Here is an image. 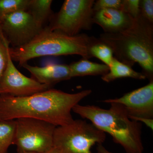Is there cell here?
<instances>
[{"label": "cell", "mask_w": 153, "mask_h": 153, "mask_svg": "<svg viewBox=\"0 0 153 153\" xmlns=\"http://www.w3.org/2000/svg\"><path fill=\"white\" fill-rule=\"evenodd\" d=\"M86 89L68 93L51 89L26 97L0 95V120L31 118L45 121L56 127L69 124L74 119L72 108L91 93Z\"/></svg>", "instance_id": "cell-1"}, {"label": "cell", "mask_w": 153, "mask_h": 153, "mask_svg": "<svg viewBox=\"0 0 153 153\" xmlns=\"http://www.w3.org/2000/svg\"><path fill=\"white\" fill-rule=\"evenodd\" d=\"M99 39L111 48L115 58L131 67L138 63L146 78L153 79V25L139 16L128 29L102 33Z\"/></svg>", "instance_id": "cell-2"}, {"label": "cell", "mask_w": 153, "mask_h": 153, "mask_svg": "<svg viewBox=\"0 0 153 153\" xmlns=\"http://www.w3.org/2000/svg\"><path fill=\"white\" fill-rule=\"evenodd\" d=\"M110 104L108 109L94 105L78 104L72 111L90 121L99 129L109 134L114 142L121 145L126 153H143L142 124L130 119L121 105Z\"/></svg>", "instance_id": "cell-3"}, {"label": "cell", "mask_w": 153, "mask_h": 153, "mask_svg": "<svg viewBox=\"0 0 153 153\" xmlns=\"http://www.w3.org/2000/svg\"><path fill=\"white\" fill-rule=\"evenodd\" d=\"M96 38L85 34L70 36L52 31L44 27L27 44L9 48L12 60L22 66L29 60L43 56L79 55L82 58H91L89 49Z\"/></svg>", "instance_id": "cell-4"}, {"label": "cell", "mask_w": 153, "mask_h": 153, "mask_svg": "<svg viewBox=\"0 0 153 153\" xmlns=\"http://www.w3.org/2000/svg\"><path fill=\"white\" fill-rule=\"evenodd\" d=\"M106 134L86 120H76L69 124L56 127L53 147L60 153H92L96 144H102Z\"/></svg>", "instance_id": "cell-5"}, {"label": "cell", "mask_w": 153, "mask_h": 153, "mask_svg": "<svg viewBox=\"0 0 153 153\" xmlns=\"http://www.w3.org/2000/svg\"><path fill=\"white\" fill-rule=\"evenodd\" d=\"M13 145L18 153H42L53 148L56 126L45 121L21 118L15 120Z\"/></svg>", "instance_id": "cell-6"}, {"label": "cell", "mask_w": 153, "mask_h": 153, "mask_svg": "<svg viewBox=\"0 0 153 153\" xmlns=\"http://www.w3.org/2000/svg\"><path fill=\"white\" fill-rule=\"evenodd\" d=\"M93 0H66L58 13L53 14L49 30L73 36L90 30L94 24Z\"/></svg>", "instance_id": "cell-7"}, {"label": "cell", "mask_w": 153, "mask_h": 153, "mask_svg": "<svg viewBox=\"0 0 153 153\" xmlns=\"http://www.w3.org/2000/svg\"><path fill=\"white\" fill-rule=\"evenodd\" d=\"M43 29L27 11H19L1 18L0 30L13 48L27 44Z\"/></svg>", "instance_id": "cell-8"}, {"label": "cell", "mask_w": 153, "mask_h": 153, "mask_svg": "<svg viewBox=\"0 0 153 153\" xmlns=\"http://www.w3.org/2000/svg\"><path fill=\"white\" fill-rule=\"evenodd\" d=\"M52 86L41 84L22 74L14 65L9 52L7 67L0 79V95L28 96L49 90Z\"/></svg>", "instance_id": "cell-9"}, {"label": "cell", "mask_w": 153, "mask_h": 153, "mask_svg": "<svg viewBox=\"0 0 153 153\" xmlns=\"http://www.w3.org/2000/svg\"><path fill=\"white\" fill-rule=\"evenodd\" d=\"M121 105L129 117L153 118V80L145 86L126 94L121 97L102 101Z\"/></svg>", "instance_id": "cell-10"}, {"label": "cell", "mask_w": 153, "mask_h": 153, "mask_svg": "<svg viewBox=\"0 0 153 153\" xmlns=\"http://www.w3.org/2000/svg\"><path fill=\"white\" fill-rule=\"evenodd\" d=\"M135 19L121 10L104 9L94 12V24L100 26L104 33H119L129 28Z\"/></svg>", "instance_id": "cell-11"}, {"label": "cell", "mask_w": 153, "mask_h": 153, "mask_svg": "<svg viewBox=\"0 0 153 153\" xmlns=\"http://www.w3.org/2000/svg\"><path fill=\"white\" fill-rule=\"evenodd\" d=\"M22 66L30 72L32 78L41 84L53 86L58 82L71 78L70 67L66 64L52 63L39 67L26 63Z\"/></svg>", "instance_id": "cell-12"}, {"label": "cell", "mask_w": 153, "mask_h": 153, "mask_svg": "<svg viewBox=\"0 0 153 153\" xmlns=\"http://www.w3.org/2000/svg\"><path fill=\"white\" fill-rule=\"evenodd\" d=\"M71 78L88 75H101L107 74L109 67L104 64L91 62L88 59H82L69 65Z\"/></svg>", "instance_id": "cell-13"}, {"label": "cell", "mask_w": 153, "mask_h": 153, "mask_svg": "<svg viewBox=\"0 0 153 153\" xmlns=\"http://www.w3.org/2000/svg\"><path fill=\"white\" fill-rule=\"evenodd\" d=\"M109 67L108 72L101 77L105 82H112L116 79L126 77L138 79L146 78L143 73L135 71L130 66L120 62L114 57Z\"/></svg>", "instance_id": "cell-14"}, {"label": "cell", "mask_w": 153, "mask_h": 153, "mask_svg": "<svg viewBox=\"0 0 153 153\" xmlns=\"http://www.w3.org/2000/svg\"><path fill=\"white\" fill-rule=\"evenodd\" d=\"M52 0H30L28 11L40 27L49 21L53 14L51 10Z\"/></svg>", "instance_id": "cell-15"}, {"label": "cell", "mask_w": 153, "mask_h": 153, "mask_svg": "<svg viewBox=\"0 0 153 153\" xmlns=\"http://www.w3.org/2000/svg\"><path fill=\"white\" fill-rule=\"evenodd\" d=\"M15 127V120H0V153H8L13 145Z\"/></svg>", "instance_id": "cell-16"}, {"label": "cell", "mask_w": 153, "mask_h": 153, "mask_svg": "<svg viewBox=\"0 0 153 153\" xmlns=\"http://www.w3.org/2000/svg\"><path fill=\"white\" fill-rule=\"evenodd\" d=\"M89 52L91 57L98 58L108 67L111 65L114 58L111 48L99 38H96L91 46Z\"/></svg>", "instance_id": "cell-17"}, {"label": "cell", "mask_w": 153, "mask_h": 153, "mask_svg": "<svg viewBox=\"0 0 153 153\" xmlns=\"http://www.w3.org/2000/svg\"><path fill=\"white\" fill-rule=\"evenodd\" d=\"M30 0H0V18L22 11H27Z\"/></svg>", "instance_id": "cell-18"}, {"label": "cell", "mask_w": 153, "mask_h": 153, "mask_svg": "<svg viewBox=\"0 0 153 153\" xmlns=\"http://www.w3.org/2000/svg\"><path fill=\"white\" fill-rule=\"evenodd\" d=\"M10 45L0 30V79L7 67Z\"/></svg>", "instance_id": "cell-19"}, {"label": "cell", "mask_w": 153, "mask_h": 153, "mask_svg": "<svg viewBox=\"0 0 153 153\" xmlns=\"http://www.w3.org/2000/svg\"><path fill=\"white\" fill-rule=\"evenodd\" d=\"M140 16L153 25V1L142 0L140 2Z\"/></svg>", "instance_id": "cell-20"}, {"label": "cell", "mask_w": 153, "mask_h": 153, "mask_svg": "<svg viewBox=\"0 0 153 153\" xmlns=\"http://www.w3.org/2000/svg\"><path fill=\"white\" fill-rule=\"evenodd\" d=\"M140 0H123L121 10L136 19L140 16Z\"/></svg>", "instance_id": "cell-21"}, {"label": "cell", "mask_w": 153, "mask_h": 153, "mask_svg": "<svg viewBox=\"0 0 153 153\" xmlns=\"http://www.w3.org/2000/svg\"><path fill=\"white\" fill-rule=\"evenodd\" d=\"M122 3L123 0H97L94 4V12L104 9L121 10Z\"/></svg>", "instance_id": "cell-22"}, {"label": "cell", "mask_w": 153, "mask_h": 153, "mask_svg": "<svg viewBox=\"0 0 153 153\" xmlns=\"http://www.w3.org/2000/svg\"><path fill=\"white\" fill-rule=\"evenodd\" d=\"M131 119L137 121L138 122H141L146 125L149 128L152 130L153 129V119L146 118L143 117H129Z\"/></svg>", "instance_id": "cell-23"}, {"label": "cell", "mask_w": 153, "mask_h": 153, "mask_svg": "<svg viewBox=\"0 0 153 153\" xmlns=\"http://www.w3.org/2000/svg\"><path fill=\"white\" fill-rule=\"evenodd\" d=\"M97 153H113L106 149L102 144H97Z\"/></svg>", "instance_id": "cell-24"}, {"label": "cell", "mask_w": 153, "mask_h": 153, "mask_svg": "<svg viewBox=\"0 0 153 153\" xmlns=\"http://www.w3.org/2000/svg\"><path fill=\"white\" fill-rule=\"evenodd\" d=\"M23 153H27V152H22ZM42 153H60L59 152V151L57 150V149L53 147L52 149H51L50 150L48 151V152H45Z\"/></svg>", "instance_id": "cell-25"}, {"label": "cell", "mask_w": 153, "mask_h": 153, "mask_svg": "<svg viewBox=\"0 0 153 153\" xmlns=\"http://www.w3.org/2000/svg\"><path fill=\"white\" fill-rule=\"evenodd\" d=\"M0 25H1V18H0Z\"/></svg>", "instance_id": "cell-26"}, {"label": "cell", "mask_w": 153, "mask_h": 153, "mask_svg": "<svg viewBox=\"0 0 153 153\" xmlns=\"http://www.w3.org/2000/svg\"><path fill=\"white\" fill-rule=\"evenodd\" d=\"M22 153V152H19V153Z\"/></svg>", "instance_id": "cell-27"}]
</instances>
